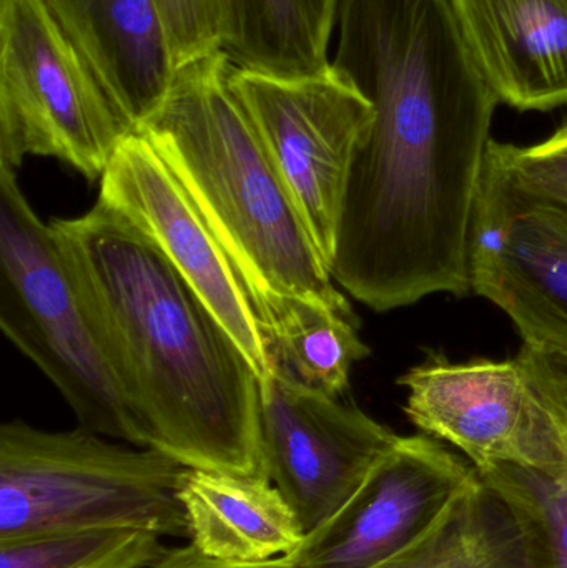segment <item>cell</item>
<instances>
[{
  "mask_svg": "<svg viewBox=\"0 0 567 568\" xmlns=\"http://www.w3.org/2000/svg\"><path fill=\"white\" fill-rule=\"evenodd\" d=\"M332 63L373 106L332 273L378 313L472 290L469 248L499 100L448 0H338Z\"/></svg>",
  "mask_w": 567,
  "mask_h": 568,
  "instance_id": "cell-1",
  "label": "cell"
},
{
  "mask_svg": "<svg viewBox=\"0 0 567 568\" xmlns=\"http://www.w3.org/2000/svg\"><path fill=\"white\" fill-rule=\"evenodd\" d=\"M50 226L150 447L189 469L265 477L262 379L202 297L103 203Z\"/></svg>",
  "mask_w": 567,
  "mask_h": 568,
  "instance_id": "cell-2",
  "label": "cell"
},
{
  "mask_svg": "<svg viewBox=\"0 0 567 568\" xmlns=\"http://www.w3.org/2000/svg\"><path fill=\"white\" fill-rule=\"evenodd\" d=\"M229 75L220 50L183 63L135 132L189 193L259 313L266 301L300 297L353 314Z\"/></svg>",
  "mask_w": 567,
  "mask_h": 568,
  "instance_id": "cell-3",
  "label": "cell"
},
{
  "mask_svg": "<svg viewBox=\"0 0 567 568\" xmlns=\"http://www.w3.org/2000/svg\"><path fill=\"white\" fill-rule=\"evenodd\" d=\"M77 427H0V542L60 532L140 530L190 539L179 497L186 467L152 447Z\"/></svg>",
  "mask_w": 567,
  "mask_h": 568,
  "instance_id": "cell-4",
  "label": "cell"
},
{
  "mask_svg": "<svg viewBox=\"0 0 567 568\" xmlns=\"http://www.w3.org/2000/svg\"><path fill=\"white\" fill-rule=\"evenodd\" d=\"M0 327L63 397L79 427L150 447L49 223L0 169Z\"/></svg>",
  "mask_w": 567,
  "mask_h": 568,
  "instance_id": "cell-5",
  "label": "cell"
},
{
  "mask_svg": "<svg viewBox=\"0 0 567 568\" xmlns=\"http://www.w3.org/2000/svg\"><path fill=\"white\" fill-rule=\"evenodd\" d=\"M398 383L423 433L458 447L476 469L512 464L567 473V364L523 346L513 359L452 363L432 354Z\"/></svg>",
  "mask_w": 567,
  "mask_h": 568,
  "instance_id": "cell-6",
  "label": "cell"
},
{
  "mask_svg": "<svg viewBox=\"0 0 567 568\" xmlns=\"http://www.w3.org/2000/svg\"><path fill=\"white\" fill-rule=\"evenodd\" d=\"M133 132L40 0H0V169L45 156L93 182Z\"/></svg>",
  "mask_w": 567,
  "mask_h": 568,
  "instance_id": "cell-7",
  "label": "cell"
},
{
  "mask_svg": "<svg viewBox=\"0 0 567 568\" xmlns=\"http://www.w3.org/2000/svg\"><path fill=\"white\" fill-rule=\"evenodd\" d=\"M229 82L332 268L343 195L373 122L372 103L333 63L300 77L230 63Z\"/></svg>",
  "mask_w": 567,
  "mask_h": 568,
  "instance_id": "cell-8",
  "label": "cell"
},
{
  "mask_svg": "<svg viewBox=\"0 0 567 568\" xmlns=\"http://www.w3.org/2000/svg\"><path fill=\"white\" fill-rule=\"evenodd\" d=\"M99 182L97 202L135 226L163 253L229 331L260 379H265L272 371V354L255 300L152 143L142 133H130Z\"/></svg>",
  "mask_w": 567,
  "mask_h": 568,
  "instance_id": "cell-9",
  "label": "cell"
},
{
  "mask_svg": "<svg viewBox=\"0 0 567 568\" xmlns=\"http://www.w3.org/2000/svg\"><path fill=\"white\" fill-rule=\"evenodd\" d=\"M260 434L265 477L305 536L355 496L399 439L358 407L306 389L276 369L262 381Z\"/></svg>",
  "mask_w": 567,
  "mask_h": 568,
  "instance_id": "cell-10",
  "label": "cell"
},
{
  "mask_svg": "<svg viewBox=\"0 0 567 568\" xmlns=\"http://www.w3.org/2000/svg\"><path fill=\"white\" fill-rule=\"evenodd\" d=\"M469 280L515 323L525 346L567 364V209L525 195L488 162Z\"/></svg>",
  "mask_w": 567,
  "mask_h": 568,
  "instance_id": "cell-11",
  "label": "cell"
},
{
  "mask_svg": "<svg viewBox=\"0 0 567 568\" xmlns=\"http://www.w3.org/2000/svg\"><path fill=\"white\" fill-rule=\"evenodd\" d=\"M479 480L478 469L426 436L399 437L355 496L308 534L296 568H375L408 550Z\"/></svg>",
  "mask_w": 567,
  "mask_h": 568,
  "instance_id": "cell-12",
  "label": "cell"
},
{
  "mask_svg": "<svg viewBox=\"0 0 567 568\" xmlns=\"http://www.w3.org/2000/svg\"><path fill=\"white\" fill-rule=\"evenodd\" d=\"M473 62L499 103L567 105V0H448Z\"/></svg>",
  "mask_w": 567,
  "mask_h": 568,
  "instance_id": "cell-13",
  "label": "cell"
},
{
  "mask_svg": "<svg viewBox=\"0 0 567 568\" xmlns=\"http://www.w3.org/2000/svg\"><path fill=\"white\" fill-rule=\"evenodd\" d=\"M133 130L165 100L175 55L156 0H40Z\"/></svg>",
  "mask_w": 567,
  "mask_h": 568,
  "instance_id": "cell-14",
  "label": "cell"
},
{
  "mask_svg": "<svg viewBox=\"0 0 567 568\" xmlns=\"http://www.w3.org/2000/svg\"><path fill=\"white\" fill-rule=\"evenodd\" d=\"M190 544L235 566L288 559L305 530L282 494L265 477L189 469L179 486Z\"/></svg>",
  "mask_w": 567,
  "mask_h": 568,
  "instance_id": "cell-15",
  "label": "cell"
},
{
  "mask_svg": "<svg viewBox=\"0 0 567 568\" xmlns=\"http://www.w3.org/2000/svg\"><path fill=\"white\" fill-rule=\"evenodd\" d=\"M338 0H212L219 50L236 69L313 75L332 65Z\"/></svg>",
  "mask_w": 567,
  "mask_h": 568,
  "instance_id": "cell-16",
  "label": "cell"
},
{
  "mask_svg": "<svg viewBox=\"0 0 567 568\" xmlns=\"http://www.w3.org/2000/svg\"><path fill=\"white\" fill-rule=\"evenodd\" d=\"M272 369L306 389L342 397L356 363L369 356L355 314L300 297H275L260 307Z\"/></svg>",
  "mask_w": 567,
  "mask_h": 568,
  "instance_id": "cell-17",
  "label": "cell"
},
{
  "mask_svg": "<svg viewBox=\"0 0 567 568\" xmlns=\"http://www.w3.org/2000/svg\"><path fill=\"white\" fill-rule=\"evenodd\" d=\"M375 568L528 567L512 510L479 476L428 536Z\"/></svg>",
  "mask_w": 567,
  "mask_h": 568,
  "instance_id": "cell-18",
  "label": "cell"
},
{
  "mask_svg": "<svg viewBox=\"0 0 567 568\" xmlns=\"http://www.w3.org/2000/svg\"><path fill=\"white\" fill-rule=\"evenodd\" d=\"M512 510L528 568H567V473L496 464L478 469Z\"/></svg>",
  "mask_w": 567,
  "mask_h": 568,
  "instance_id": "cell-19",
  "label": "cell"
},
{
  "mask_svg": "<svg viewBox=\"0 0 567 568\" xmlns=\"http://www.w3.org/2000/svg\"><path fill=\"white\" fill-rule=\"evenodd\" d=\"M165 550L140 530L47 534L0 542V568H143Z\"/></svg>",
  "mask_w": 567,
  "mask_h": 568,
  "instance_id": "cell-20",
  "label": "cell"
},
{
  "mask_svg": "<svg viewBox=\"0 0 567 568\" xmlns=\"http://www.w3.org/2000/svg\"><path fill=\"white\" fill-rule=\"evenodd\" d=\"M486 162L525 195L567 209V123L535 145L492 140Z\"/></svg>",
  "mask_w": 567,
  "mask_h": 568,
  "instance_id": "cell-21",
  "label": "cell"
},
{
  "mask_svg": "<svg viewBox=\"0 0 567 568\" xmlns=\"http://www.w3.org/2000/svg\"><path fill=\"white\" fill-rule=\"evenodd\" d=\"M176 69L196 57L219 50L212 0H156Z\"/></svg>",
  "mask_w": 567,
  "mask_h": 568,
  "instance_id": "cell-22",
  "label": "cell"
},
{
  "mask_svg": "<svg viewBox=\"0 0 567 568\" xmlns=\"http://www.w3.org/2000/svg\"><path fill=\"white\" fill-rule=\"evenodd\" d=\"M143 568H296L290 559H276L272 562L260 564V566H235V564L222 562L200 552L193 544L189 546L175 547L153 560L152 564Z\"/></svg>",
  "mask_w": 567,
  "mask_h": 568,
  "instance_id": "cell-23",
  "label": "cell"
}]
</instances>
